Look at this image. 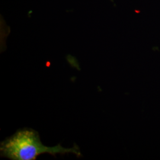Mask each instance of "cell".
<instances>
[{"instance_id":"obj_1","label":"cell","mask_w":160,"mask_h":160,"mask_svg":"<svg viewBox=\"0 0 160 160\" xmlns=\"http://www.w3.org/2000/svg\"><path fill=\"white\" fill-rule=\"evenodd\" d=\"M1 157L12 160H35L39 155L49 154L56 157V154L72 153L77 157L82 154L80 148L74 144L71 148H63L61 144L55 147H47L42 143L39 133L32 129L18 130L11 137L1 142Z\"/></svg>"}]
</instances>
